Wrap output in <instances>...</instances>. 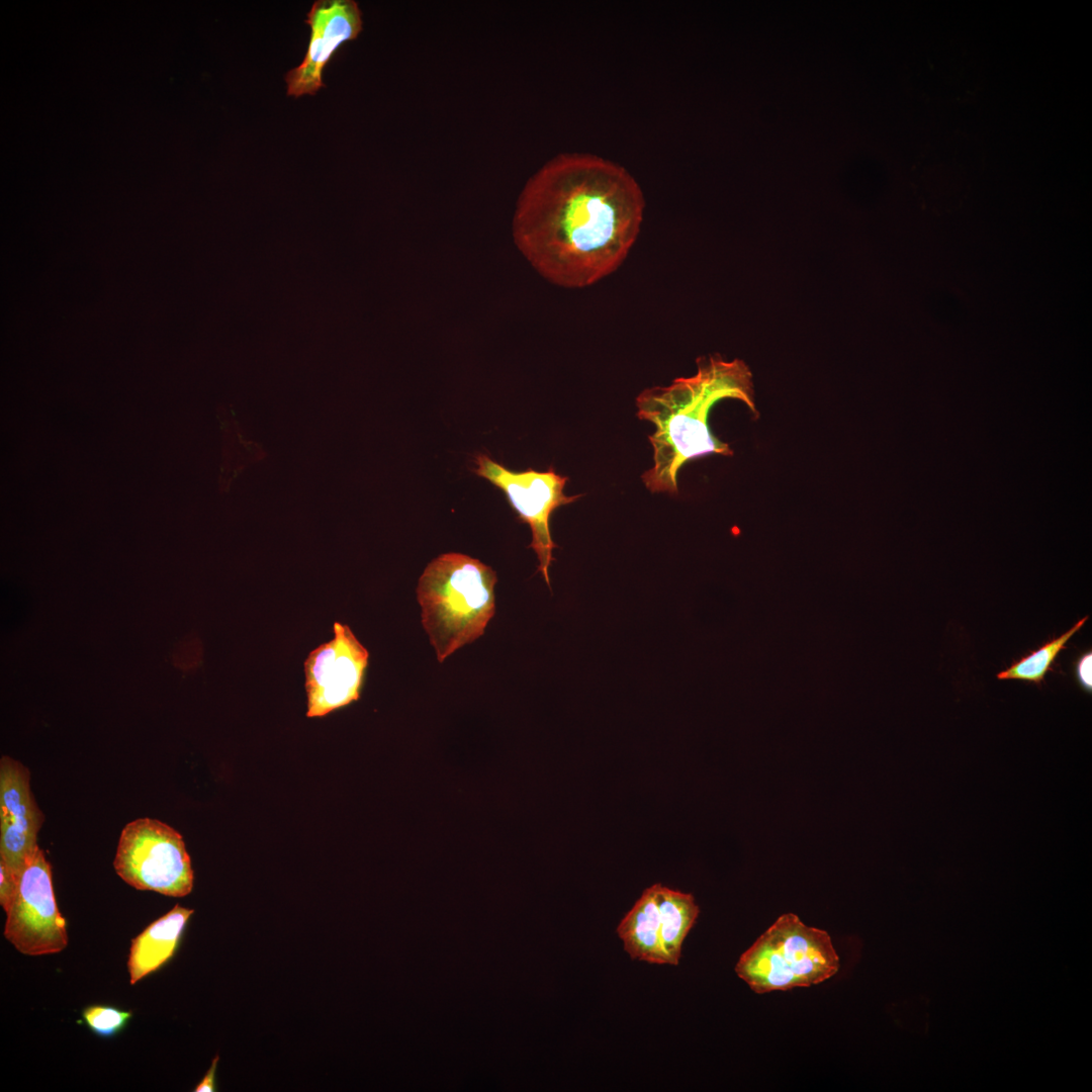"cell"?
<instances>
[{"instance_id":"cell-6","label":"cell","mask_w":1092,"mask_h":1092,"mask_svg":"<svg viewBox=\"0 0 1092 1092\" xmlns=\"http://www.w3.org/2000/svg\"><path fill=\"white\" fill-rule=\"evenodd\" d=\"M475 463L474 472L500 489L517 518L530 527L529 547L537 555V570L550 587L549 567L554 560L553 549L557 547L551 536V516L559 507L575 502L582 494L565 495L563 489L568 477L556 473L553 467L546 471L533 468L513 471L482 453L476 455Z\"/></svg>"},{"instance_id":"cell-18","label":"cell","mask_w":1092,"mask_h":1092,"mask_svg":"<svg viewBox=\"0 0 1092 1092\" xmlns=\"http://www.w3.org/2000/svg\"><path fill=\"white\" fill-rule=\"evenodd\" d=\"M16 886L17 876L3 861H0V904L4 911L14 896Z\"/></svg>"},{"instance_id":"cell-1","label":"cell","mask_w":1092,"mask_h":1092,"mask_svg":"<svg viewBox=\"0 0 1092 1092\" xmlns=\"http://www.w3.org/2000/svg\"><path fill=\"white\" fill-rule=\"evenodd\" d=\"M645 198L622 165L588 153H562L526 182L512 233L547 281L584 288L615 272L634 246Z\"/></svg>"},{"instance_id":"cell-17","label":"cell","mask_w":1092,"mask_h":1092,"mask_svg":"<svg viewBox=\"0 0 1092 1092\" xmlns=\"http://www.w3.org/2000/svg\"><path fill=\"white\" fill-rule=\"evenodd\" d=\"M131 1017L130 1011L113 1006L91 1005L82 1011V1018L92 1032L111 1037L120 1032Z\"/></svg>"},{"instance_id":"cell-3","label":"cell","mask_w":1092,"mask_h":1092,"mask_svg":"<svg viewBox=\"0 0 1092 1092\" xmlns=\"http://www.w3.org/2000/svg\"><path fill=\"white\" fill-rule=\"evenodd\" d=\"M495 571L461 553L434 558L417 587L423 626L439 662L480 637L495 612Z\"/></svg>"},{"instance_id":"cell-7","label":"cell","mask_w":1092,"mask_h":1092,"mask_svg":"<svg viewBox=\"0 0 1092 1092\" xmlns=\"http://www.w3.org/2000/svg\"><path fill=\"white\" fill-rule=\"evenodd\" d=\"M5 913L4 937L19 952L44 956L67 946L66 921L57 906L52 868L38 846L17 876L16 890Z\"/></svg>"},{"instance_id":"cell-8","label":"cell","mask_w":1092,"mask_h":1092,"mask_svg":"<svg viewBox=\"0 0 1092 1092\" xmlns=\"http://www.w3.org/2000/svg\"><path fill=\"white\" fill-rule=\"evenodd\" d=\"M334 637L304 661L307 717H322L360 697L369 652L348 625L335 622Z\"/></svg>"},{"instance_id":"cell-11","label":"cell","mask_w":1092,"mask_h":1092,"mask_svg":"<svg viewBox=\"0 0 1092 1092\" xmlns=\"http://www.w3.org/2000/svg\"><path fill=\"white\" fill-rule=\"evenodd\" d=\"M44 821L29 785V770L4 755L0 760V861L15 875L37 845Z\"/></svg>"},{"instance_id":"cell-15","label":"cell","mask_w":1092,"mask_h":1092,"mask_svg":"<svg viewBox=\"0 0 1092 1092\" xmlns=\"http://www.w3.org/2000/svg\"><path fill=\"white\" fill-rule=\"evenodd\" d=\"M660 919V934L669 965L676 966L684 940L694 926L700 909L692 894L654 884Z\"/></svg>"},{"instance_id":"cell-16","label":"cell","mask_w":1092,"mask_h":1092,"mask_svg":"<svg viewBox=\"0 0 1092 1092\" xmlns=\"http://www.w3.org/2000/svg\"><path fill=\"white\" fill-rule=\"evenodd\" d=\"M1088 618L1083 617L1061 636L1053 638L1027 656L1013 662L1008 668L997 673V678L1016 679L1039 686L1068 641L1084 626Z\"/></svg>"},{"instance_id":"cell-14","label":"cell","mask_w":1092,"mask_h":1092,"mask_svg":"<svg viewBox=\"0 0 1092 1092\" xmlns=\"http://www.w3.org/2000/svg\"><path fill=\"white\" fill-rule=\"evenodd\" d=\"M625 951L632 960L669 965L664 950L654 885L645 889L617 927Z\"/></svg>"},{"instance_id":"cell-19","label":"cell","mask_w":1092,"mask_h":1092,"mask_svg":"<svg viewBox=\"0 0 1092 1092\" xmlns=\"http://www.w3.org/2000/svg\"><path fill=\"white\" fill-rule=\"evenodd\" d=\"M1091 663L1092 653L1089 650L1079 656L1075 666L1076 677L1080 688L1089 694L1092 691Z\"/></svg>"},{"instance_id":"cell-9","label":"cell","mask_w":1092,"mask_h":1092,"mask_svg":"<svg viewBox=\"0 0 1092 1092\" xmlns=\"http://www.w3.org/2000/svg\"><path fill=\"white\" fill-rule=\"evenodd\" d=\"M981 144L964 132L933 141L914 166L918 196L932 213L941 215L961 207L984 166Z\"/></svg>"},{"instance_id":"cell-4","label":"cell","mask_w":1092,"mask_h":1092,"mask_svg":"<svg viewBox=\"0 0 1092 1092\" xmlns=\"http://www.w3.org/2000/svg\"><path fill=\"white\" fill-rule=\"evenodd\" d=\"M839 967L830 935L788 913L741 954L735 972L753 992L763 994L820 984Z\"/></svg>"},{"instance_id":"cell-10","label":"cell","mask_w":1092,"mask_h":1092,"mask_svg":"<svg viewBox=\"0 0 1092 1092\" xmlns=\"http://www.w3.org/2000/svg\"><path fill=\"white\" fill-rule=\"evenodd\" d=\"M310 27L302 62L285 75L287 95H315L325 87L323 72L339 48L362 31L363 20L354 0H316L306 14Z\"/></svg>"},{"instance_id":"cell-2","label":"cell","mask_w":1092,"mask_h":1092,"mask_svg":"<svg viewBox=\"0 0 1092 1092\" xmlns=\"http://www.w3.org/2000/svg\"><path fill=\"white\" fill-rule=\"evenodd\" d=\"M725 398L742 401L758 416L748 366L719 355L699 358L697 372L690 377L638 394L637 417L655 427L648 436L653 466L641 476L650 492L676 495L677 473L684 464L710 454L733 455L729 444L718 439L708 424L712 407Z\"/></svg>"},{"instance_id":"cell-5","label":"cell","mask_w":1092,"mask_h":1092,"mask_svg":"<svg viewBox=\"0 0 1092 1092\" xmlns=\"http://www.w3.org/2000/svg\"><path fill=\"white\" fill-rule=\"evenodd\" d=\"M113 867L129 886L171 897L193 888V870L181 834L156 819L127 823L118 840Z\"/></svg>"},{"instance_id":"cell-13","label":"cell","mask_w":1092,"mask_h":1092,"mask_svg":"<svg viewBox=\"0 0 1092 1092\" xmlns=\"http://www.w3.org/2000/svg\"><path fill=\"white\" fill-rule=\"evenodd\" d=\"M193 912L192 909L175 905L131 940L127 959L131 985L159 970L174 956Z\"/></svg>"},{"instance_id":"cell-12","label":"cell","mask_w":1092,"mask_h":1092,"mask_svg":"<svg viewBox=\"0 0 1092 1092\" xmlns=\"http://www.w3.org/2000/svg\"><path fill=\"white\" fill-rule=\"evenodd\" d=\"M911 84L924 99L960 103L973 99L982 85V72L965 48L952 41L934 43L912 65Z\"/></svg>"},{"instance_id":"cell-20","label":"cell","mask_w":1092,"mask_h":1092,"mask_svg":"<svg viewBox=\"0 0 1092 1092\" xmlns=\"http://www.w3.org/2000/svg\"><path fill=\"white\" fill-rule=\"evenodd\" d=\"M218 1059V1056H216L212 1060L209 1070L206 1072L201 1082L195 1087V1092H212L215 1090V1071Z\"/></svg>"}]
</instances>
